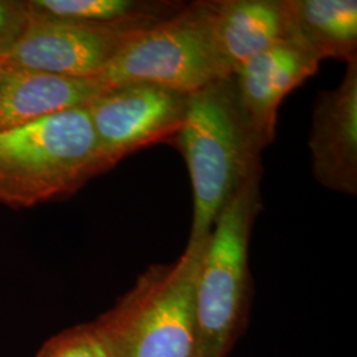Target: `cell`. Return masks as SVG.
<instances>
[{"instance_id":"obj_1","label":"cell","mask_w":357,"mask_h":357,"mask_svg":"<svg viewBox=\"0 0 357 357\" xmlns=\"http://www.w3.org/2000/svg\"><path fill=\"white\" fill-rule=\"evenodd\" d=\"M175 142L188 167L193 192L188 243H203L233 195L261 178L264 149L243 116L231 76L190 94Z\"/></svg>"},{"instance_id":"obj_2","label":"cell","mask_w":357,"mask_h":357,"mask_svg":"<svg viewBox=\"0 0 357 357\" xmlns=\"http://www.w3.org/2000/svg\"><path fill=\"white\" fill-rule=\"evenodd\" d=\"M106 171L86 106L0 131V204L33 208Z\"/></svg>"},{"instance_id":"obj_3","label":"cell","mask_w":357,"mask_h":357,"mask_svg":"<svg viewBox=\"0 0 357 357\" xmlns=\"http://www.w3.org/2000/svg\"><path fill=\"white\" fill-rule=\"evenodd\" d=\"M206 240L187 243L169 265L150 266L97 318L115 356H196V282Z\"/></svg>"},{"instance_id":"obj_4","label":"cell","mask_w":357,"mask_h":357,"mask_svg":"<svg viewBox=\"0 0 357 357\" xmlns=\"http://www.w3.org/2000/svg\"><path fill=\"white\" fill-rule=\"evenodd\" d=\"M259 178L233 195L205 243L196 282V356L227 357L252 303L249 243L261 211Z\"/></svg>"},{"instance_id":"obj_5","label":"cell","mask_w":357,"mask_h":357,"mask_svg":"<svg viewBox=\"0 0 357 357\" xmlns=\"http://www.w3.org/2000/svg\"><path fill=\"white\" fill-rule=\"evenodd\" d=\"M213 0L183 6L119 52L97 78L107 90L153 84L192 94L230 77L213 36Z\"/></svg>"},{"instance_id":"obj_6","label":"cell","mask_w":357,"mask_h":357,"mask_svg":"<svg viewBox=\"0 0 357 357\" xmlns=\"http://www.w3.org/2000/svg\"><path fill=\"white\" fill-rule=\"evenodd\" d=\"M160 22L101 24L45 17L29 11L20 35L0 50V63L10 69L61 76H98L132 38Z\"/></svg>"},{"instance_id":"obj_7","label":"cell","mask_w":357,"mask_h":357,"mask_svg":"<svg viewBox=\"0 0 357 357\" xmlns=\"http://www.w3.org/2000/svg\"><path fill=\"white\" fill-rule=\"evenodd\" d=\"M188 98L190 94L153 84H130L88 103L107 169L143 147L176 137Z\"/></svg>"},{"instance_id":"obj_8","label":"cell","mask_w":357,"mask_h":357,"mask_svg":"<svg viewBox=\"0 0 357 357\" xmlns=\"http://www.w3.org/2000/svg\"><path fill=\"white\" fill-rule=\"evenodd\" d=\"M320 59L293 38L261 52L233 75L243 116L262 149L273 143L284 97L319 69Z\"/></svg>"},{"instance_id":"obj_9","label":"cell","mask_w":357,"mask_h":357,"mask_svg":"<svg viewBox=\"0 0 357 357\" xmlns=\"http://www.w3.org/2000/svg\"><path fill=\"white\" fill-rule=\"evenodd\" d=\"M308 149L320 185L357 195V59L347 63L343 81L319 93L312 112Z\"/></svg>"},{"instance_id":"obj_10","label":"cell","mask_w":357,"mask_h":357,"mask_svg":"<svg viewBox=\"0 0 357 357\" xmlns=\"http://www.w3.org/2000/svg\"><path fill=\"white\" fill-rule=\"evenodd\" d=\"M105 91L97 77L4 68L0 77V131L86 106Z\"/></svg>"},{"instance_id":"obj_11","label":"cell","mask_w":357,"mask_h":357,"mask_svg":"<svg viewBox=\"0 0 357 357\" xmlns=\"http://www.w3.org/2000/svg\"><path fill=\"white\" fill-rule=\"evenodd\" d=\"M212 26L230 76L261 52L291 38L286 0H213Z\"/></svg>"},{"instance_id":"obj_12","label":"cell","mask_w":357,"mask_h":357,"mask_svg":"<svg viewBox=\"0 0 357 357\" xmlns=\"http://www.w3.org/2000/svg\"><path fill=\"white\" fill-rule=\"evenodd\" d=\"M290 38L321 60L357 59V1L286 0Z\"/></svg>"},{"instance_id":"obj_13","label":"cell","mask_w":357,"mask_h":357,"mask_svg":"<svg viewBox=\"0 0 357 357\" xmlns=\"http://www.w3.org/2000/svg\"><path fill=\"white\" fill-rule=\"evenodd\" d=\"M31 13L45 17L85 23L163 20L184 6L172 1L139 0H28Z\"/></svg>"},{"instance_id":"obj_14","label":"cell","mask_w":357,"mask_h":357,"mask_svg":"<svg viewBox=\"0 0 357 357\" xmlns=\"http://www.w3.org/2000/svg\"><path fill=\"white\" fill-rule=\"evenodd\" d=\"M35 357H116L96 321L60 332L41 345Z\"/></svg>"},{"instance_id":"obj_15","label":"cell","mask_w":357,"mask_h":357,"mask_svg":"<svg viewBox=\"0 0 357 357\" xmlns=\"http://www.w3.org/2000/svg\"><path fill=\"white\" fill-rule=\"evenodd\" d=\"M29 17L26 1L0 0V50L20 35Z\"/></svg>"},{"instance_id":"obj_16","label":"cell","mask_w":357,"mask_h":357,"mask_svg":"<svg viewBox=\"0 0 357 357\" xmlns=\"http://www.w3.org/2000/svg\"><path fill=\"white\" fill-rule=\"evenodd\" d=\"M3 72H4V66H3L1 63H0V77H1V75H3Z\"/></svg>"}]
</instances>
